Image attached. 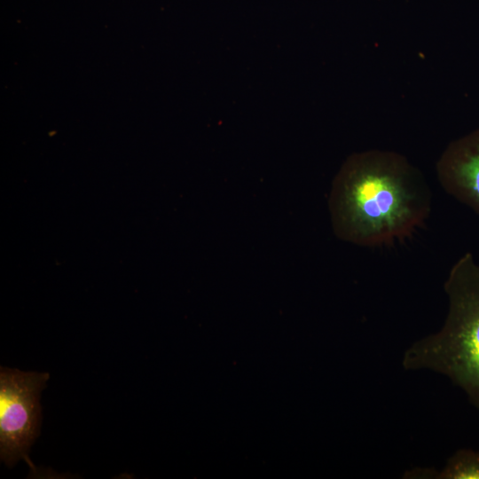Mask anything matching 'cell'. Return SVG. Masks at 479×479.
<instances>
[{
    "instance_id": "1",
    "label": "cell",
    "mask_w": 479,
    "mask_h": 479,
    "mask_svg": "<svg viewBox=\"0 0 479 479\" xmlns=\"http://www.w3.org/2000/svg\"><path fill=\"white\" fill-rule=\"evenodd\" d=\"M329 209L338 238L379 247L403 240L425 223L431 193L404 168L352 162L334 181Z\"/></svg>"
},
{
    "instance_id": "2",
    "label": "cell",
    "mask_w": 479,
    "mask_h": 479,
    "mask_svg": "<svg viewBox=\"0 0 479 479\" xmlns=\"http://www.w3.org/2000/svg\"><path fill=\"white\" fill-rule=\"evenodd\" d=\"M448 313L442 328L415 342L403 357L406 370L447 376L479 409V263L461 255L444 282Z\"/></svg>"
},
{
    "instance_id": "3",
    "label": "cell",
    "mask_w": 479,
    "mask_h": 479,
    "mask_svg": "<svg viewBox=\"0 0 479 479\" xmlns=\"http://www.w3.org/2000/svg\"><path fill=\"white\" fill-rule=\"evenodd\" d=\"M48 379L47 373L1 367L0 454L8 467L22 459L36 470L27 451L39 435L40 393Z\"/></svg>"
},
{
    "instance_id": "4",
    "label": "cell",
    "mask_w": 479,
    "mask_h": 479,
    "mask_svg": "<svg viewBox=\"0 0 479 479\" xmlns=\"http://www.w3.org/2000/svg\"><path fill=\"white\" fill-rule=\"evenodd\" d=\"M439 176L447 193L479 214V132L455 146Z\"/></svg>"
},
{
    "instance_id": "5",
    "label": "cell",
    "mask_w": 479,
    "mask_h": 479,
    "mask_svg": "<svg viewBox=\"0 0 479 479\" xmlns=\"http://www.w3.org/2000/svg\"><path fill=\"white\" fill-rule=\"evenodd\" d=\"M436 479H479V451L459 449L446 461Z\"/></svg>"
}]
</instances>
